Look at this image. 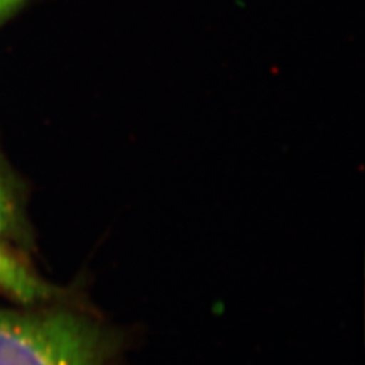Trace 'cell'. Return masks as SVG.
<instances>
[{"label":"cell","mask_w":365,"mask_h":365,"mask_svg":"<svg viewBox=\"0 0 365 365\" xmlns=\"http://www.w3.org/2000/svg\"><path fill=\"white\" fill-rule=\"evenodd\" d=\"M19 227V201L13 178L0 158V291L21 302H36L48 288L23 264L14 250Z\"/></svg>","instance_id":"7a4b0ae2"},{"label":"cell","mask_w":365,"mask_h":365,"mask_svg":"<svg viewBox=\"0 0 365 365\" xmlns=\"http://www.w3.org/2000/svg\"><path fill=\"white\" fill-rule=\"evenodd\" d=\"M23 2H25V0H0V21L6 19Z\"/></svg>","instance_id":"3957f363"},{"label":"cell","mask_w":365,"mask_h":365,"mask_svg":"<svg viewBox=\"0 0 365 365\" xmlns=\"http://www.w3.org/2000/svg\"><path fill=\"white\" fill-rule=\"evenodd\" d=\"M106 353L84 318L0 309V365H107Z\"/></svg>","instance_id":"6da1fadb"}]
</instances>
